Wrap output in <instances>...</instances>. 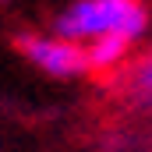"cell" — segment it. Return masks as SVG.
<instances>
[{
    "mask_svg": "<svg viewBox=\"0 0 152 152\" xmlns=\"http://www.w3.org/2000/svg\"><path fill=\"white\" fill-rule=\"evenodd\" d=\"M14 50L50 78L71 81V78L88 75V60H85V46L75 39L53 36V32H18L14 36Z\"/></svg>",
    "mask_w": 152,
    "mask_h": 152,
    "instance_id": "obj_2",
    "label": "cell"
},
{
    "mask_svg": "<svg viewBox=\"0 0 152 152\" xmlns=\"http://www.w3.org/2000/svg\"><path fill=\"white\" fill-rule=\"evenodd\" d=\"M127 96L138 106H152V46L134 60V67L127 75Z\"/></svg>",
    "mask_w": 152,
    "mask_h": 152,
    "instance_id": "obj_4",
    "label": "cell"
},
{
    "mask_svg": "<svg viewBox=\"0 0 152 152\" xmlns=\"http://www.w3.org/2000/svg\"><path fill=\"white\" fill-rule=\"evenodd\" d=\"M11 4H14V0H0V7H11Z\"/></svg>",
    "mask_w": 152,
    "mask_h": 152,
    "instance_id": "obj_5",
    "label": "cell"
},
{
    "mask_svg": "<svg viewBox=\"0 0 152 152\" xmlns=\"http://www.w3.org/2000/svg\"><path fill=\"white\" fill-rule=\"evenodd\" d=\"M50 32L64 39H75V42H88L96 36H117L138 39L149 32V11L142 0H67L53 21H50Z\"/></svg>",
    "mask_w": 152,
    "mask_h": 152,
    "instance_id": "obj_1",
    "label": "cell"
},
{
    "mask_svg": "<svg viewBox=\"0 0 152 152\" xmlns=\"http://www.w3.org/2000/svg\"><path fill=\"white\" fill-rule=\"evenodd\" d=\"M131 39L117 36V32H110V36H96L85 42V60H88V75H113V71H120L124 67V60L131 57Z\"/></svg>",
    "mask_w": 152,
    "mask_h": 152,
    "instance_id": "obj_3",
    "label": "cell"
}]
</instances>
